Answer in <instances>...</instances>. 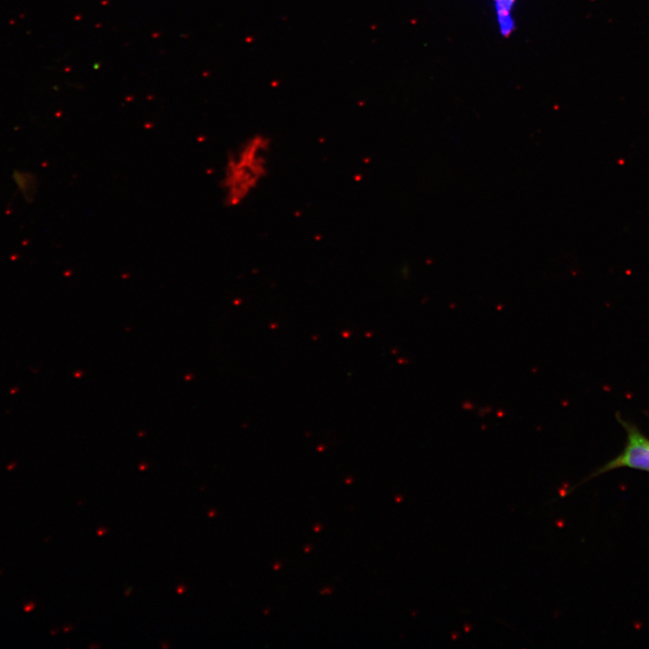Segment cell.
Here are the masks:
<instances>
[{
  "instance_id": "6da1fadb",
  "label": "cell",
  "mask_w": 649,
  "mask_h": 649,
  "mask_svg": "<svg viewBox=\"0 0 649 649\" xmlns=\"http://www.w3.org/2000/svg\"><path fill=\"white\" fill-rule=\"evenodd\" d=\"M272 140L257 134L233 148L224 160L219 188L224 203L240 207L255 193L269 175Z\"/></svg>"
},
{
  "instance_id": "7a4b0ae2",
  "label": "cell",
  "mask_w": 649,
  "mask_h": 649,
  "mask_svg": "<svg viewBox=\"0 0 649 649\" xmlns=\"http://www.w3.org/2000/svg\"><path fill=\"white\" fill-rule=\"evenodd\" d=\"M617 421L625 428L627 437H628L625 449L615 459L611 460L606 465L592 472L590 477L582 481L581 484L592 478L617 468L628 467L649 472V439L639 431L638 428L629 422L624 421L619 415H617Z\"/></svg>"
},
{
  "instance_id": "3957f363",
  "label": "cell",
  "mask_w": 649,
  "mask_h": 649,
  "mask_svg": "<svg viewBox=\"0 0 649 649\" xmlns=\"http://www.w3.org/2000/svg\"><path fill=\"white\" fill-rule=\"evenodd\" d=\"M13 181L17 186L18 191L27 203H34L39 192V179L33 172L26 171H15Z\"/></svg>"
}]
</instances>
